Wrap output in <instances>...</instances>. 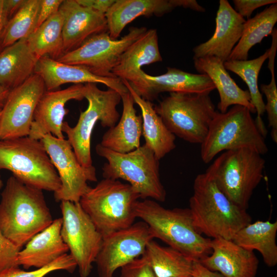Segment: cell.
Segmentation results:
<instances>
[{"mask_svg": "<svg viewBox=\"0 0 277 277\" xmlns=\"http://www.w3.org/2000/svg\"><path fill=\"white\" fill-rule=\"evenodd\" d=\"M125 80L137 95L151 102L163 92L210 94L215 89L206 74L172 67H167L166 72L159 75H151L141 69Z\"/></svg>", "mask_w": 277, "mask_h": 277, "instance_id": "obj_16", "label": "cell"}, {"mask_svg": "<svg viewBox=\"0 0 277 277\" xmlns=\"http://www.w3.org/2000/svg\"><path fill=\"white\" fill-rule=\"evenodd\" d=\"M211 253L199 261L209 269L224 277H255L259 261L253 251L232 240H211Z\"/></svg>", "mask_w": 277, "mask_h": 277, "instance_id": "obj_19", "label": "cell"}, {"mask_svg": "<svg viewBox=\"0 0 277 277\" xmlns=\"http://www.w3.org/2000/svg\"><path fill=\"white\" fill-rule=\"evenodd\" d=\"M25 1L26 0H3V10L6 24Z\"/></svg>", "mask_w": 277, "mask_h": 277, "instance_id": "obj_42", "label": "cell"}, {"mask_svg": "<svg viewBox=\"0 0 277 277\" xmlns=\"http://www.w3.org/2000/svg\"><path fill=\"white\" fill-rule=\"evenodd\" d=\"M234 10L243 17H249L256 9L277 3L276 0H233Z\"/></svg>", "mask_w": 277, "mask_h": 277, "instance_id": "obj_39", "label": "cell"}, {"mask_svg": "<svg viewBox=\"0 0 277 277\" xmlns=\"http://www.w3.org/2000/svg\"><path fill=\"white\" fill-rule=\"evenodd\" d=\"M46 91L43 81L35 73L10 91L2 109L0 140L29 136L35 110Z\"/></svg>", "mask_w": 277, "mask_h": 277, "instance_id": "obj_15", "label": "cell"}, {"mask_svg": "<svg viewBox=\"0 0 277 277\" xmlns=\"http://www.w3.org/2000/svg\"><path fill=\"white\" fill-rule=\"evenodd\" d=\"M140 198L129 184L104 179L89 187L79 203L104 238L134 223Z\"/></svg>", "mask_w": 277, "mask_h": 277, "instance_id": "obj_4", "label": "cell"}, {"mask_svg": "<svg viewBox=\"0 0 277 277\" xmlns=\"http://www.w3.org/2000/svg\"><path fill=\"white\" fill-rule=\"evenodd\" d=\"M40 141L61 181L60 188L54 192L55 200L79 202L90 187L88 183L97 181L95 168L85 167L80 164L68 140L48 134Z\"/></svg>", "mask_w": 277, "mask_h": 277, "instance_id": "obj_13", "label": "cell"}, {"mask_svg": "<svg viewBox=\"0 0 277 277\" xmlns=\"http://www.w3.org/2000/svg\"><path fill=\"white\" fill-rule=\"evenodd\" d=\"M191 277H224L221 273L212 271L199 261H194L193 265Z\"/></svg>", "mask_w": 277, "mask_h": 277, "instance_id": "obj_43", "label": "cell"}, {"mask_svg": "<svg viewBox=\"0 0 277 277\" xmlns=\"http://www.w3.org/2000/svg\"><path fill=\"white\" fill-rule=\"evenodd\" d=\"M38 59L26 38L0 51V85L11 90L24 83L33 73Z\"/></svg>", "mask_w": 277, "mask_h": 277, "instance_id": "obj_27", "label": "cell"}, {"mask_svg": "<svg viewBox=\"0 0 277 277\" xmlns=\"http://www.w3.org/2000/svg\"><path fill=\"white\" fill-rule=\"evenodd\" d=\"M1 112H2V109L0 110V117H1Z\"/></svg>", "mask_w": 277, "mask_h": 277, "instance_id": "obj_48", "label": "cell"}, {"mask_svg": "<svg viewBox=\"0 0 277 277\" xmlns=\"http://www.w3.org/2000/svg\"><path fill=\"white\" fill-rule=\"evenodd\" d=\"M34 73L41 77L46 91L57 90L67 83H100L117 91L121 95L128 92L122 81L118 77L98 76L84 67L65 64L48 56L38 59Z\"/></svg>", "mask_w": 277, "mask_h": 277, "instance_id": "obj_20", "label": "cell"}, {"mask_svg": "<svg viewBox=\"0 0 277 277\" xmlns=\"http://www.w3.org/2000/svg\"><path fill=\"white\" fill-rule=\"evenodd\" d=\"M132 95L134 103L140 107L142 118V135L145 143L160 160L175 147V136L166 127L157 114L153 104L142 98L125 80H121Z\"/></svg>", "mask_w": 277, "mask_h": 277, "instance_id": "obj_26", "label": "cell"}, {"mask_svg": "<svg viewBox=\"0 0 277 277\" xmlns=\"http://www.w3.org/2000/svg\"><path fill=\"white\" fill-rule=\"evenodd\" d=\"M246 22L227 0H220L215 18V29L206 42L193 49V58L215 56L226 61L239 41Z\"/></svg>", "mask_w": 277, "mask_h": 277, "instance_id": "obj_18", "label": "cell"}, {"mask_svg": "<svg viewBox=\"0 0 277 277\" xmlns=\"http://www.w3.org/2000/svg\"><path fill=\"white\" fill-rule=\"evenodd\" d=\"M271 81L268 84H262L260 90L266 98L265 111L267 112L268 126L271 128V136L275 143L277 142V88L274 71H270Z\"/></svg>", "mask_w": 277, "mask_h": 277, "instance_id": "obj_36", "label": "cell"}, {"mask_svg": "<svg viewBox=\"0 0 277 277\" xmlns=\"http://www.w3.org/2000/svg\"><path fill=\"white\" fill-rule=\"evenodd\" d=\"M53 221L43 190L9 177L1 193L0 231L20 249Z\"/></svg>", "mask_w": 277, "mask_h": 277, "instance_id": "obj_1", "label": "cell"}, {"mask_svg": "<svg viewBox=\"0 0 277 277\" xmlns=\"http://www.w3.org/2000/svg\"><path fill=\"white\" fill-rule=\"evenodd\" d=\"M193 189L189 209L193 224L201 234L232 240L251 223L246 210L231 202L206 172L196 175Z\"/></svg>", "mask_w": 277, "mask_h": 277, "instance_id": "obj_2", "label": "cell"}, {"mask_svg": "<svg viewBox=\"0 0 277 277\" xmlns=\"http://www.w3.org/2000/svg\"><path fill=\"white\" fill-rule=\"evenodd\" d=\"M265 161L247 148L224 151L206 171L228 199L246 210L256 187L263 177Z\"/></svg>", "mask_w": 277, "mask_h": 277, "instance_id": "obj_7", "label": "cell"}, {"mask_svg": "<svg viewBox=\"0 0 277 277\" xmlns=\"http://www.w3.org/2000/svg\"><path fill=\"white\" fill-rule=\"evenodd\" d=\"M121 96L122 115L118 124L104 133L100 144L113 151L125 153L140 146L142 118L136 114L134 102L130 92L123 93Z\"/></svg>", "mask_w": 277, "mask_h": 277, "instance_id": "obj_25", "label": "cell"}, {"mask_svg": "<svg viewBox=\"0 0 277 277\" xmlns=\"http://www.w3.org/2000/svg\"><path fill=\"white\" fill-rule=\"evenodd\" d=\"M95 151L107 161L102 167L104 179L127 181L143 199L165 201L166 192L161 181L160 160L145 144L125 153L113 151L98 144Z\"/></svg>", "mask_w": 277, "mask_h": 277, "instance_id": "obj_6", "label": "cell"}, {"mask_svg": "<svg viewBox=\"0 0 277 277\" xmlns=\"http://www.w3.org/2000/svg\"><path fill=\"white\" fill-rule=\"evenodd\" d=\"M63 17L59 10L26 38L38 59L48 56L57 60L63 54Z\"/></svg>", "mask_w": 277, "mask_h": 277, "instance_id": "obj_33", "label": "cell"}, {"mask_svg": "<svg viewBox=\"0 0 277 277\" xmlns=\"http://www.w3.org/2000/svg\"><path fill=\"white\" fill-rule=\"evenodd\" d=\"M162 61L157 31L147 30L124 51L112 73L115 77L124 80L142 69L143 66Z\"/></svg>", "mask_w": 277, "mask_h": 277, "instance_id": "obj_28", "label": "cell"}, {"mask_svg": "<svg viewBox=\"0 0 277 277\" xmlns=\"http://www.w3.org/2000/svg\"><path fill=\"white\" fill-rule=\"evenodd\" d=\"M147 30L145 27H133L127 34L117 39L111 38L108 31L101 32L90 36L79 47L63 54L56 60L84 67L98 76L115 77L112 71L122 54Z\"/></svg>", "mask_w": 277, "mask_h": 277, "instance_id": "obj_12", "label": "cell"}, {"mask_svg": "<svg viewBox=\"0 0 277 277\" xmlns=\"http://www.w3.org/2000/svg\"><path fill=\"white\" fill-rule=\"evenodd\" d=\"M121 269V277H156L144 254Z\"/></svg>", "mask_w": 277, "mask_h": 277, "instance_id": "obj_38", "label": "cell"}, {"mask_svg": "<svg viewBox=\"0 0 277 277\" xmlns=\"http://www.w3.org/2000/svg\"><path fill=\"white\" fill-rule=\"evenodd\" d=\"M63 2V0H41L37 23L34 31L59 11Z\"/></svg>", "mask_w": 277, "mask_h": 277, "instance_id": "obj_40", "label": "cell"}, {"mask_svg": "<svg viewBox=\"0 0 277 277\" xmlns=\"http://www.w3.org/2000/svg\"><path fill=\"white\" fill-rule=\"evenodd\" d=\"M277 22V3L245 22L241 37L227 60H247L250 49L271 34Z\"/></svg>", "mask_w": 277, "mask_h": 277, "instance_id": "obj_31", "label": "cell"}, {"mask_svg": "<svg viewBox=\"0 0 277 277\" xmlns=\"http://www.w3.org/2000/svg\"><path fill=\"white\" fill-rule=\"evenodd\" d=\"M193 59L196 70L207 75L217 90L220 95L217 108L220 112H225L231 106L241 105L252 113H256L248 90H243L236 84L225 69L224 62L215 56Z\"/></svg>", "mask_w": 277, "mask_h": 277, "instance_id": "obj_23", "label": "cell"}, {"mask_svg": "<svg viewBox=\"0 0 277 277\" xmlns=\"http://www.w3.org/2000/svg\"><path fill=\"white\" fill-rule=\"evenodd\" d=\"M153 236L147 225L140 221L103 238L95 263L98 277H114V273L145 252Z\"/></svg>", "mask_w": 277, "mask_h": 277, "instance_id": "obj_14", "label": "cell"}, {"mask_svg": "<svg viewBox=\"0 0 277 277\" xmlns=\"http://www.w3.org/2000/svg\"><path fill=\"white\" fill-rule=\"evenodd\" d=\"M61 235L76 262L81 277H88L103 240L79 202H61Z\"/></svg>", "mask_w": 277, "mask_h": 277, "instance_id": "obj_11", "label": "cell"}, {"mask_svg": "<svg viewBox=\"0 0 277 277\" xmlns=\"http://www.w3.org/2000/svg\"><path fill=\"white\" fill-rule=\"evenodd\" d=\"M77 268L70 254L66 253L50 264L32 271H25L19 267H12L0 272V277H44L50 272L65 270L72 273Z\"/></svg>", "mask_w": 277, "mask_h": 277, "instance_id": "obj_35", "label": "cell"}, {"mask_svg": "<svg viewBox=\"0 0 277 277\" xmlns=\"http://www.w3.org/2000/svg\"><path fill=\"white\" fill-rule=\"evenodd\" d=\"M251 111L241 105L227 111H216L207 135L201 145V157L207 164L222 152L247 148L259 154L268 151L265 137L252 118Z\"/></svg>", "mask_w": 277, "mask_h": 277, "instance_id": "obj_5", "label": "cell"}, {"mask_svg": "<svg viewBox=\"0 0 277 277\" xmlns=\"http://www.w3.org/2000/svg\"><path fill=\"white\" fill-rule=\"evenodd\" d=\"M156 277H191L194 261L170 247L150 240L144 253Z\"/></svg>", "mask_w": 277, "mask_h": 277, "instance_id": "obj_30", "label": "cell"}, {"mask_svg": "<svg viewBox=\"0 0 277 277\" xmlns=\"http://www.w3.org/2000/svg\"><path fill=\"white\" fill-rule=\"evenodd\" d=\"M85 92V84H73L64 89L46 91L36 106L28 136L40 140L50 134L65 138L62 127L64 117L68 113L65 105L70 100H83Z\"/></svg>", "mask_w": 277, "mask_h": 277, "instance_id": "obj_17", "label": "cell"}, {"mask_svg": "<svg viewBox=\"0 0 277 277\" xmlns=\"http://www.w3.org/2000/svg\"><path fill=\"white\" fill-rule=\"evenodd\" d=\"M3 186V183L0 175V190L2 189Z\"/></svg>", "mask_w": 277, "mask_h": 277, "instance_id": "obj_47", "label": "cell"}, {"mask_svg": "<svg viewBox=\"0 0 277 277\" xmlns=\"http://www.w3.org/2000/svg\"><path fill=\"white\" fill-rule=\"evenodd\" d=\"M60 11L63 17V54L77 48L90 36L107 31L105 15L76 0H64Z\"/></svg>", "mask_w": 277, "mask_h": 277, "instance_id": "obj_21", "label": "cell"}, {"mask_svg": "<svg viewBox=\"0 0 277 277\" xmlns=\"http://www.w3.org/2000/svg\"><path fill=\"white\" fill-rule=\"evenodd\" d=\"M62 225V217L53 220L49 226L30 239L18 252V266L26 269L42 268L67 253L68 248L61 235Z\"/></svg>", "mask_w": 277, "mask_h": 277, "instance_id": "obj_22", "label": "cell"}, {"mask_svg": "<svg viewBox=\"0 0 277 277\" xmlns=\"http://www.w3.org/2000/svg\"><path fill=\"white\" fill-rule=\"evenodd\" d=\"M136 218L149 227L157 238L194 261H200L211 253V240L204 238L194 226L189 208L167 209L150 199L138 201Z\"/></svg>", "mask_w": 277, "mask_h": 277, "instance_id": "obj_3", "label": "cell"}, {"mask_svg": "<svg viewBox=\"0 0 277 277\" xmlns=\"http://www.w3.org/2000/svg\"><path fill=\"white\" fill-rule=\"evenodd\" d=\"M269 49L259 57L250 60H227L224 62L225 69L239 76L248 88L251 102L257 116L255 123L262 134L265 137L267 130L262 116L265 113V104L258 86V77L264 63L268 57Z\"/></svg>", "mask_w": 277, "mask_h": 277, "instance_id": "obj_32", "label": "cell"}, {"mask_svg": "<svg viewBox=\"0 0 277 277\" xmlns=\"http://www.w3.org/2000/svg\"><path fill=\"white\" fill-rule=\"evenodd\" d=\"M277 222L257 221L240 229L232 241L248 250L260 252L264 263L273 267L277 264Z\"/></svg>", "mask_w": 277, "mask_h": 277, "instance_id": "obj_29", "label": "cell"}, {"mask_svg": "<svg viewBox=\"0 0 277 277\" xmlns=\"http://www.w3.org/2000/svg\"><path fill=\"white\" fill-rule=\"evenodd\" d=\"M85 86L84 97L88 103L87 108L81 111L75 126L71 127L64 122L62 131L66 134L80 164L85 167H90L93 166L91 138L94 127L98 121L103 127L110 128L116 125L120 117L116 107L121 101V96L110 88L101 90L96 84L87 83Z\"/></svg>", "mask_w": 277, "mask_h": 277, "instance_id": "obj_10", "label": "cell"}, {"mask_svg": "<svg viewBox=\"0 0 277 277\" xmlns=\"http://www.w3.org/2000/svg\"><path fill=\"white\" fill-rule=\"evenodd\" d=\"M6 24L3 10V0H0V51H1V41L4 29Z\"/></svg>", "mask_w": 277, "mask_h": 277, "instance_id": "obj_45", "label": "cell"}, {"mask_svg": "<svg viewBox=\"0 0 277 277\" xmlns=\"http://www.w3.org/2000/svg\"><path fill=\"white\" fill-rule=\"evenodd\" d=\"M178 7L189 8L198 12H205L204 8L200 5L195 0H177Z\"/></svg>", "mask_w": 277, "mask_h": 277, "instance_id": "obj_44", "label": "cell"}, {"mask_svg": "<svg viewBox=\"0 0 277 277\" xmlns=\"http://www.w3.org/2000/svg\"><path fill=\"white\" fill-rule=\"evenodd\" d=\"M115 1V0H76L80 5L105 15L113 4Z\"/></svg>", "mask_w": 277, "mask_h": 277, "instance_id": "obj_41", "label": "cell"}, {"mask_svg": "<svg viewBox=\"0 0 277 277\" xmlns=\"http://www.w3.org/2000/svg\"><path fill=\"white\" fill-rule=\"evenodd\" d=\"M20 250L0 231V272L12 267H19L17 256Z\"/></svg>", "mask_w": 277, "mask_h": 277, "instance_id": "obj_37", "label": "cell"}, {"mask_svg": "<svg viewBox=\"0 0 277 277\" xmlns=\"http://www.w3.org/2000/svg\"><path fill=\"white\" fill-rule=\"evenodd\" d=\"M209 94L169 93L154 110L173 135L201 144L216 111Z\"/></svg>", "mask_w": 277, "mask_h": 277, "instance_id": "obj_9", "label": "cell"}, {"mask_svg": "<svg viewBox=\"0 0 277 277\" xmlns=\"http://www.w3.org/2000/svg\"><path fill=\"white\" fill-rule=\"evenodd\" d=\"M10 91L0 85V110L3 107Z\"/></svg>", "mask_w": 277, "mask_h": 277, "instance_id": "obj_46", "label": "cell"}, {"mask_svg": "<svg viewBox=\"0 0 277 277\" xmlns=\"http://www.w3.org/2000/svg\"><path fill=\"white\" fill-rule=\"evenodd\" d=\"M41 0H26L17 12L8 21L3 30L1 50L28 37L35 30Z\"/></svg>", "mask_w": 277, "mask_h": 277, "instance_id": "obj_34", "label": "cell"}, {"mask_svg": "<svg viewBox=\"0 0 277 277\" xmlns=\"http://www.w3.org/2000/svg\"><path fill=\"white\" fill-rule=\"evenodd\" d=\"M177 7L176 0H115L105 14L107 31L117 39L125 27L136 18L161 16Z\"/></svg>", "mask_w": 277, "mask_h": 277, "instance_id": "obj_24", "label": "cell"}, {"mask_svg": "<svg viewBox=\"0 0 277 277\" xmlns=\"http://www.w3.org/2000/svg\"><path fill=\"white\" fill-rule=\"evenodd\" d=\"M29 186L53 192L61 187L57 172L40 140L24 136L0 140V170Z\"/></svg>", "mask_w": 277, "mask_h": 277, "instance_id": "obj_8", "label": "cell"}]
</instances>
